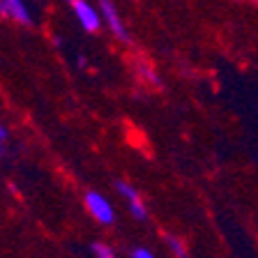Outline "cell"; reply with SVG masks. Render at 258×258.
I'll list each match as a JSON object with an SVG mask.
<instances>
[{
    "label": "cell",
    "mask_w": 258,
    "mask_h": 258,
    "mask_svg": "<svg viewBox=\"0 0 258 258\" xmlns=\"http://www.w3.org/2000/svg\"><path fill=\"white\" fill-rule=\"evenodd\" d=\"M0 157H3V141H0Z\"/></svg>",
    "instance_id": "30bf717a"
},
{
    "label": "cell",
    "mask_w": 258,
    "mask_h": 258,
    "mask_svg": "<svg viewBox=\"0 0 258 258\" xmlns=\"http://www.w3.org/2000/svg\"><path fill=\"white\" fill-rule=\"evenodd\" d=\"M0 14L21 26H32V16L23 0H0Z\"/></svg>",
    "instance_id": "277c9868"
},
{
    "label": "cell",
    "mask_w": 258,
    "mask_h": 258,
    "mask_svg": "<svg viewBox=\"0 0 258 258\" xmlns=\"http://www.w3.org/2000/svg\"><path fill=\"white\" fill-rule=\"evenodd\" d=\"M5 139H7V129L0 124V141H5Z\"/></svg>",
    "instance_id": "9c48e42d"
},
{
    "label": "cell",
    "mask_w": 258,
    "mask_h": 258,
    "mask_svg": "<svg viewBox=\"0 0 258 258\" xmlns=\"http://www.w3.org/2000/svg\"><path fill=\"white\" fill-rule=\"evenodd\" d=\"M166 242H168V247H171V251L175 253V258H187V249H184L182 240H177L175 235H166Z\"/></svg>",
    "instance_id": "52a82bcc"
},
{
    "label": "cell",
    "mask_w": 258,
    "mask_h": 258,
    "mask_svg": "<svg viewBox=\"0 0 258 258\" xmlns=\"http://www.w3.org/2000/svg\"><path fill=\"white\" fill-rule=\"evenodd\" d=\"M92 253H95L97 258H115L113 247L106 244V242H95V244H92Z\"/></svg>",
    "instance_id": "8992f818"
},
{
    "label": "cell",
    "mask_w": 258,
    "mask_h": 258,
    "mask_svg": "<svg viewBox=\"0 0 258 258\" xmlns=\"http://www.w3.org/2000/svg\"><path fill=\"white\" fill-rule=\"evenodd\" d=\"M70 7H72V12H74V16H76V21L81 23V28H83V30L97 32L99 28H102V23H104L102 12H97L90 3H86V0H70Z\"/></svg>",
    "instance_id": "7a4b0ae2"
},
{
    "label": "cell",
    "mask_w": 258,
    "mask_h": 258,
    "mask_svg": "<svg viewBox=\"0 0 258 258\" xmlns=\"http://www.w3.org/2000/svg\"><path fill=\"white\" fill-rule=\"evenodd\" d=\"M115 189H118V191L122 194V196L129 201V203H132V201H136V199H141L139 191H136V189L132 187L129 182H124V180H118V182H115Z\"/></svg>",
    "instance_id": "5b68a950"
},
{
    "label": "cell",
    "mask_w": 258,
    "mask_h": 258,
    "mask_svg": "<svg viewBox=\"0 0 258 258\" xmlns=\"http://www.w3.org/2000/svg\"><path fill=\"white\" fill-rule=\"evenodd\" d=\"M99 12H102V19L104 23H108V30L120 39V42H129V32L124 28L122 19H120L118 10L113 5V0H99Z\"/></svg>",
    "instance_id": "3957f363"
},
{
    "label": "cell",
    "mask_w": 258,
    "mask_h": 258,
    "mask_svg": "<svg viewBox=\"0 0 258 258\" xmlns=\"http://www.w3.org/2000/svg\"><path fill=\"white\" fill-rule=\"evenodd\" d=\"M83 201H86V210L90 212V217L95 221H99L102 226H111L115 221V212H113L111 203L99 191H88Z\"/></svg>",
    "instance_id": "6da1fadb"
},
{
    "label": "cell",
    "mask_w": 258,
    "mask_h": 258,
    "mask_svg": "<svg viewBox=\"0 0 258 258\" xmlns=\"http://www.w3.org/2000/svg\"><path fill=\"white\" fill-rule=\"evenodd\" d=\"M67 3H70V0H67Z\"/></svg>",
    "instance_id": "8fae6325"
},
{
    "label": "cell",
    "mask_w": 258,
    "mask_h": 258,
    "mask_svg": "<svg viewBox=\"0 0 258 258\" xmlns=\"http://www.w3.org/2000/svg\"><path fill=\"white\" fill-rule=\"evenodd\" d=\"M129 258H157V256L150 251V249H145V247H136V249H132Z\"/></svg>",
    "instance_id": "ba28073f"
}]
</instances>
